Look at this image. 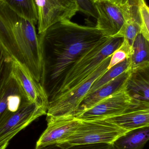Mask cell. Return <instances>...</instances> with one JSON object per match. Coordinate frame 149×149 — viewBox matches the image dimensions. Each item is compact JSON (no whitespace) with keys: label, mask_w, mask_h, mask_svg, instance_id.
Segmentation results:
<instances>
[{"label":"cell","mask_w":149,"mask_h":149,"mask_svg":"<svg viewBox=\"0 0 149 149\" xmlns=\"http://www.w3.org/2000/svg\"><path fill=\"white\" fill-rule=\"evenodd\" d=\"M29 102L11 74V67L0 82V122L11 112Z\"/></svg>","instance_id":"11"},{"label":"cell","mask_w":149,"mask_h":149,"mask_svg":"<svg viewBox=\"0 0 149 149\" xmlns=\"http://www.w3.org/2000/svg\"><path fill=\"white\" fill-rule=\"evenodd\" d=\"M89 1H91L93 4H94V3L97 2L101 1H104V0H89Z\"/></svg>","instance_id":"27"},{"label":"cell","mask_w":149,"mask_h":149,"mask_svg":"<svg viewBox=\"0 0 149 149\" xmlns=\"http://www.w3.org/2000/svg\"><path fill=\"white\" fill-rule=\"evenodd\" d=\"M47 109L28 102L17 111L7 114L0 122V146L9 142L17 134L42 116Z\"/></svg>","instance_id":"8"},{"label":"cell","mask_w":149,"mask_h":149,"mask_svg":"<svg viewBox=\"0 0 149 149\" xmlns=\"http://www.w3.org/2000/svg\"><path fill=\"white\" fill-rule=\"evenodd\" d=\"M128 70L129 72L149 67V41L141 34L136 38L131 47Z\"/></svg>","instance_id":"16"},{"label":"cell","mask_w":149,"mask_h":149,"mask_svg":"<svg viewBox=\"0 0 149 149\" xmlns=\"http://www.w3.org/2000/svg\"><path fill=\"white\" fill-rule=\"evenodd\" d=\"M38 35L43 61L42 86L50 102L57 95L74 64L105 37L95 26L70 20L59 22Z\"/></svg>","instance_id":"1"},{"label":"cell","mask_w":149,"mask_h":149,"mask_svg":"<svg viewBox=\"0 0 149 149\" xmlns=\"http://www.w3.org/2000/svg\"><path fill=\"white\" fill-rule=\"evenodd\" d=\"M9 143H7L5 144H3L2 146H0V149H6Z\"/></svg>","instance_id":"26"},{"label":"cell","mask_w":149,"mask_h":149,"mask_svg":"<svg viewBox=\"0 0 149 149\" xmlns=\"http://www.w3.org/2000/svg\"><path fill=\"white\" fill-rule=\"evenodd\" d=\"M79 6V11L96 19L97 13L94 4L89 0H76Z\"/></svg>","instance_id":"25"},{"label":"cell","mask_w":149,"mask_h":149,"mask_svg":"<svg viewBox=\"0 0 149 149\" xmlns=\"http://www.w3.org/2000/svg\"><path fill=\"white\" fill-rule=\"evenodd\" d=\"M35 2L38 35L59 22L71 20L79 11L76 0H35Z\"/></svg>","instance_id":"7"},{"label":"cell","mask_w":149,"mask_h":149,"mask_svg":"<svg viewBox=\"0 0 149 149\" xmlns=\"http://www.w3.org/2000/svg\"><path fill=\"white\" fill-rule=\"evenodd\" d=\"M10 8L24 19L37 23L38 15L35 0H3Z\"/></svg>","instance_id":"18"},{"label":"cell","mask_w":149,"mask_h":149,"mask_svg":"<svg viewBox=\"0 0 149 149\" xmlns=\"http://www.w3.org/2000/svg\"><path fill=\"white\" fill-rule=\"evenodd\" d=\"M149 139V127L128 131L113 143L115 149H142Z\"/></svg>","instance_id":"17"},{"label":"cell","mask_w":149,"mask_h":149,"mask_svg":"<svg viewBox=\"0 0 149 149\" xmlns=\"http://www.w3.org/2000/svg\"><path fill=\"white\" fill-rule=\"evenodd\" d=\"M123 41L122 37H105L86 52L71 68L57 95L53 100L69 93L85 82L100 65L120 46Z\"/></svg>","instance_id":"3"},{"label":"cell","mask_w":149,"mask_h":149,"mask_svg":"<svg viewBox=\"0 0 149 149\" xmlns=\"http://www.w3.org/2000/svg\"><path fill=\"white\" fill-rule=\"evenodd\" d=\"M36 149H115L112 144L99 143L90 145H73L68 148H63L57 144L37 147Z\"/></svg>","instance_id":"23"},{"label":"cell","mask_w":149,"mask_h":149,"mask_svg":"<svg viewBox=\"0 0 149 149\" xmlns=\"http://www.w3.org/2000/svg\"><path fill=\"white\" fill-rule=\"evenodd\" d=\"M129 74L130 72L127 69L115 79L86 95L80 105L76 115L89 109L101 100L123 87Z\"/></svg>","instance_id":"14"},{"label":"cell","mask_w":149,"mask_h":149,"mask_svg":"<svg viewBox=\"0 0 149 149\" xmlns=\"http://www.w3.org/2000/svg\"><path fill=\"white\" fill-rule=\"evenodd\" d=\"M12 59L0 43V82L11 66Z\"/></svg>","instance_id":"24"},{"label":"cell","mask_w":149,"mask_h":149,"mask_svg":"<svg viewBox=\"0 0 149 149\" xmlns=\"http://www.w3.org/2000/svg\"><path fill=\"white\" fill-rule=\"evenodd\" d=\"M11 74L30 102L47 110L49 98L43 87L36 81L29 72L17 61L12 60Z\"/></svg>","instance_id":"9"},{"label":"cell","mask_w":149,"mask_h":149,"mask_svg":"<svg viewBox=\"0 0 149 149\" xmlns=\"http://www.w3.org/2000/svg\"><path fill=\"white\" fill-rule=\"evenodd\" d=\"M139 34H141V25L136 22L128 21L124 22L119 32L113 37L123 38V42L132 47L135 39Z\"/></svg>","instance_id":"20"},{"label":"cell","mask_w":149,"mask_h":149,"mask_svg":"<svg viewBox=\"0 0 149 149\" xmlns=\"http://www.w3.org/2000/svg\"><path fill=\"white\" fill-rule=\"evenodd\" d=\"M126 88L135 100L149 105V67L130 72L126 81Z\"/></svg>","instance_id":"13"},{"label":"cell","mask_w":149,"mask_h":149,"mask_svg":"<svg viewBox=\"0 0 149 149\" xmlns=\"http://www.w3.org/2000/svg\"><path fill=\"white\" fill-rule=\"evenodd\" d=\"M106 120L127 131L149 127V108L136 109Z\"/></svg>","instance_id":"15"},{"label":"cell","mask_w":149,"mask_h":149,"mask_svg":"<svg viewBox=\"0 0 149 149\" xmlns=\"http://www.w3.org/2000/svg\"><path fill=\"white\" fill-rule=\"evenodd\" d=\"M129 63V58H127L121 63L117 64L107 70L94 82L87 95L93 93L103 85L115 79L126 71L128 68Z\"/></svg>","instance_id":"19"},{"label":"cell","mask_w":149,"mask_h":149,"mask_svg":"<svg viewBox=\"0 0 149 149\" xmlns=\"http://www.w3.org/2000/svg\"><path fill=\"white\" fill-rule=\"evenodd\" d=\"M126 84L93 107L76 115L75 117L81 120H102L136 109L149 108V105L138 102L129 96Z\"/></svg>","instance_id":"6"},{"label":"cell","mask_w":149,"mask_h":149,"mask_svg":"<svg viewBox=\"0 0 149 149\" xmlns=\"http://www.w3.org/2000/svg\"><path fill=\"white\" fill-rule=\"evenodd\" d=\"M0 43L42 86L43 52L35 24L18 15L3 0H0Z\"/></svg>","instance_id":"2"},{"label":"cell","mask_w":149,"mask_h":149,"mask_svg":"<svg viewBox=\"0 0 149 149\" xmlns=\"http://www.w3.org/2000/svg\"><path fill=\"white\" fill-rule=\"evenodd\" d=\"M131 47L122 42L121 45L116 49L111 56L108 69L109 70L117 64L121 63L130 56Z\"/></svg>","instance_id":"22"},{"label":"cell","mask_w":149,"mask_h":149,"mask_svg":"<svg viewBox=\"0 0 149 149\" xmlns=\"http://www.w3.org/2000/svg\"><path fill=\"white\" fill-rule=\"evenodd\" d=\"M127 132V130L106 119L80 120L75 132L65 141L57 145L66 148L73 145L113 144L116 139Z\"/></svg>","instance_id":"4"},{"label":"cell","mask_w":149,"mask_h":149,"mask_svg":"<svg viewBox=\"0 0 149 149\" xmlns=\"http://www.w3.org/2000/svg\"><path fill=\"white\" fill-rule=\"evenodd\" d=\"M112 55L106 58L85 82L73 90L49 102L46 121L75 117L80 105L87 95L94 82L108 70Z\"/></svg>","instance_id":"5"},{"label":"cell","mask_w":149,"mask_h":149,"mask_svg":"<svg viewBox=\"0 0 149 149\" xmlns=\"http://www.w3.org/2000/svg\"><path fill=\"white\" fill-rule=\"evenodd\" d=\"M139 10L141 17V34L149 41V8L145 0H140Z\"/></svg>","instance_id":"21"},{"label":"cell","mask_w":149,"mask_h":149,"mask_svg":"<svg viewBox=\"0 0 149 149\" xmlns=\"http://www.w3.org/2000/svg\"><path fill=\"white\" fill-rule=\"evenodd\" d=\"M46 129L38 140L36 147L58 144L75 132L80 120L74 116L46 121Z\"/></svg>","instance_id":"12"},{"label":"cell","mask_w":149,"mask_h":149,"mask_svg":"<svg viewBox=\"0 0 149 149\" xmlns=\"http://www.w3.org/2000/svg\"><path fill=\"white\" fill-rule=\"evenodd\" d=\"M97 13L95 27L105 37L116 35L124 23L122 12L114 0H104L94 3Z\"/></svg>","instance_id":"10"}]
</instances>
